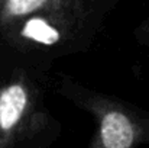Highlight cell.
Segmentation results:
<instances>
[{
    "label": "cell",
    "instance_id": "obj_1",
    "mask_svg": "<svg viewBox=\"0 0 149 148\" xmlns=\"http://www.w3.org/2000/svg\"><path fill=\"white\" fill-rule=\"evenodd\" d=\"M119 0H0V58L55 68L90 52Z\"/></svg>",
    "mask_w": 149,
    "mask_h": 148
},
{
    "label": "cell",
    "instance_id": "obj_2",
    "mask_svg": "<svg viewBox=\"0 0 149 148\" xmlns=\"http://www.w3.org/2000/svg\"><path fill=\"white\" fill-rule=\"evenodd\" d=\"M54 70L0 58V148H52L62 123L51 110Z\"/></svg>",
    "mask_w": 149,
    "mask_h": 148
},
{
    "label": "cell",
    "instance_id": "obj_3",
    "mask_svg": "<svg viewBox=\"0 0 149 148\" xmlns=\"http://www.w3.org/2000/svg\"><path fill=\"white\" fill-rule=\"evenodd\" d=\"M52 89L91 118L94 132L86 148L149 147V109L87 86L64 71L54 73Z\"/></svg>",
    "mask_w": 149,
    "mask_h": 148
},
{
    "label": "cell",
    "instance_id": "obj_4",
    "mask_svg": "<svg viewBox=\"0 0 149 148\" xmlns=\"http://www.w3.org/2000/svg\"><path fill=\"white\" fill-rule=\"evenodd\" d=\"M133 39L139 48L149 54V7L143 19L133 29Z\"/></svg>",
    "mask_w": 149,
    "mask_h": 148
}]
</instances>
